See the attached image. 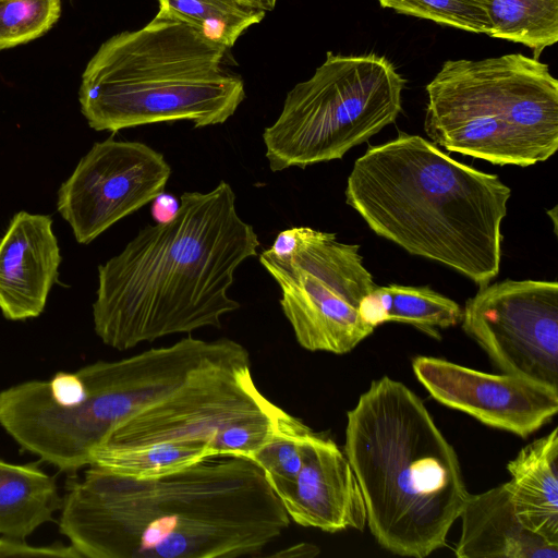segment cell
<instances>
[{
    "label": "cell",
    "mask_w": 558,
    "mask_h": 558,
    "mask_svg": "<svg viewBox=\"0 0 558 558\" xmlns=\"http://www.w3.org/2000/svg\"><path fill=\"white\" fill-rule=\"evenodd\" d=\"M180 206V202L173 195L160 193L153 199L151 216L155 221L166 222L172 219Z\"/></svg>",
    "instance_id": "obj_26"
},
{
    "label": "cell",
    "mask_w": 558,
    "mask_h": 558,
    "mask_svg": "<svg viewBox=\"0 0 558 558\" xmlns=\"http://www.w3.org/2000/svg\"><path fill=\"white\" fill-rule=\"evenodd\" d=\"M417 380L439 403L493 428L526 438L558 411V390L510 375L488 374L434 356H416Z\"/></svg>",
    "instance_id": "obj_12"
},
{
    "label": "cell",
    "mask_w": 558,
    "mask_h": 558,
    "mask_svg": "<svg viewBox=\"0 0 558 558\" xmlns=\"http://www.w3.org/2000/svg\"><path fill=\"white\" fill-rule=\"evenodd\" d=\"M397 13L429 20L453 28L488 34V19L476 0H378Z\"/></svg>",
    "instance_id": "obj_24"
},
{
    "label": "cell",
    "mask_w": 558,
    "mask_h": 558,
    "mask_svg": "<svg viewBox=\"0 0 558 558\" xmlns=\"http://www.w3.org/2000/svg\"><path fill=\"white\" fill-rule=\"evenodd\" d=\"M88 466L70 483L58 523L82 558L255 557L290 523L246 457H210L150 480Z\"/></svg>",
    "instance_id": "obj_1"
},
{
    "label": "cell",
    "mask_w": 558,
    "mask_h": 558,
    "mask_svg": "<svg viewBox=\"0 0 558 558\" xmlns=\"http://www.w3.org/2000/svg\"><path fill=\"white\" fill-rule=\"evenodd\" d=\"M488 23V36L532 49L534 58L558 41V0H476Z\"/></svg>",
    "instance_id": "obj_19"
},
{
    "label": "cell",
    "mask_w": 558,
    "mask_h": 558,
    "mask_svg": "<svg viewBox=\"0 0 558 558\" xmlns=\"http://www.w3.org/2000/svg\"><path fill=\"white\" fill-rule=\"evenodd\" d=\"M61 506L53 476L36 463L0 459V536L25 539L40 525L54 521Z\"/></svg>",
    "instance_id": "obj_17"
},
{
    "label": "cell",
    "mask_w": 558,
    "mask_h": 558,
    "mask_svg": "<svg viewBox=\"0 0 558 558\" xmlns=\"http://www.w3.org/2000/svg\"><path fill=\"white\" fill-rule=\"evenodd\" d=\"M258 260L279 286L281 310L303 349L344 354L375 330L359 311L377 287L359 245L293 227L279 232Z\"/></svg>",
    "instance_id": "obj_8"
},
{
    "label": "cell",
    "mask_w": 558,
    "mask_h": 558,
    "mask_svg": "<svg viewBox=\"0 0 558 558\" xmlns=\"http://www.w3.org/2000/svg\"><path fill=\"white\" fill-rule=\"evenodd\" d=\"M510 189L418 135L400 132L353 165L345 202L379 236L483 287L500 268Z\"/></svg>",
    "instance_id": "obj_3"
},
{
    "label": "cell",
    "mask_w": 558,
    "mask_h": 558,
    "mask_svg": "<svg viewBox=\"0 0 558 558\" xmlns=\"http://www.w3.org/2000/svg\"><path fill=\"white\" fill-rule=\"evenodd\" d=\"M458 558H557L558 545L526 529L517 517L506 483L469 494L461 511Z\"/></svg>",
    "instance_id": "obj_15"
},
{
    "label": "cell",
    "mask_w": 558,
    "mask_h": 558,
    "mask_svg": "<svg viewBox=\"0 0 558 558\" xmlns=\"http://www.w3.org/2000/svg\"><path fill=\"white\" fill-rule=\"evenodd\" d=\"M171 167L150 146L113 136L93 145L59 191L57 209L88 244L163 192Z\"/></svg>",
    "instance_id": "obj_11"
},
{
    "label": "cell",
    "mask_w": 558,
    "mask_h": 558,
    "mask_svg": "<svg viewBox=\"0 0 558 558\" xmlns=\"http://www.w3.org/2000/svg\"><path fill=\"white\" fill-rule=\"evenodd\" d=\"M360 315L373 328L384 323L408 324L440 339V329L461 322L462 308L428 286H377L360 304Z\"/></svg>",
    "instance_id": "obj_18"
},
{
    "label": "cell",
    "mask_w": 558,
    "mask_h": 558,
    "mask_svg": "<svg viewBox=\"0 0 558 558\" xmlns=\"http://www.w3.org/2000/svg\"><path fill=\"white\" fill-rule=\"evenodd\" d=\"M424 130L437 146L529 167L558 148V81L538 59L448 60L427 84Z\"/></svg>",
    "instance_id": "obj_6"
},
{
    "label": "cell",
    "mask_w": 558,
    "mask_h": 558,
    "mask_svg": "<svg viewBox=\"0 0 558 558\" xmlns=\"http://www.w3.org/2000/svg\"><path fill=\"white\" fill-rule=\"evenodd\" d=\"M260 242L220 181L207 193L184 192L175 216L148 225L98 266L93 303L96 335L119 351L159 338L221 327L241 305L228 294L236 268Z\"/></svg>",
    "instance_id": "obj_2"
},
{
    "label": "cell",
    "mask_w": 558,
    "mask_h": 558,
    "mask_svg": "<svg viewBox=\"0 0 558 558\" xmlns=\"http://www.w3.org/2000/svg\"><path fill=\"white\" fill-rule=\"evenodd\" d=\"M247 5H251L256 9H260L264 11H272L276 7L277 0H242Z\"/></svg>",
    "instance_id": "obj_28"
},
{
    "label": "cell",
    "mask_w": 558,
    "mask_h": 558,
    "mask_svg": "<svg viewBox=\"0 0 558 558\" xmlns=\"http://www.w3.org/2000/svg\"><path fill=\"white\" fill-rule=\"evenodd\" d=\"M319 554V548L310 543H298L283 550L271 554V557L278 558H293V557H316Z\"/></svg>",
    "instance_id": "obj_27"
},
{
    "label": "cell",
    "mask_w": 558,
    "mask_h": 558,
    "mask_svg": "<svg viewBox=\"0 0 558 558\" xmlns=\"http://www.w3.org/2000/svg\"><path fill=\"white\" fill-rule=\"evenodd\" d=\"M281 411L256 386L247 351L121 421L95 449L201 441L217 456L252 459L272 435Z\"/></svg>",
    "instance_id": "obj_9"
},
{
    "label": "cell",
    "mask_w": 558,
    "mask_h": 558,
    "mask_svg": "<svg viewBox=\"0 0 558 558\" xmlns=\"http://www.w3.org/2000/svg\"><path fill=\"white\" fill-rule=\"evenodd\" d=\"M296 524L336 533L367 523L355 474L337 444L312 432L302 444V464L291 482L267 480Z\"/></svg>",
    "instance_id": "obj_13"
},
{
    "label": "cell",
    "mask_w": 558,
    "mask_h": 558,
    "mask_svg": "<svg viewBox=\"0 0 558 558\" xmlns=\"http://www.w3.org/2000/svg\"><path fill=\"white\" fill-rule=\"evenodd\" d=\"M227 51L186 22L157 13L99 47L82 74L81 111L92 129L113 133L160 122L222 124L245 98L242 77L225 65Z\"/></svg>",
    "instance_id": "obj_5"
},
{
    "label": "cell",
    "mask_w": 558,
    "mask_h": 558,
    "mask_svg": "<svg viewBox=\"0 0 558 558\" xmlns=\"http://www.w3.org/2000/svg\"><path fill=\"white\" fill-rule=\"evenodd\" d=\"M404 84L385 57L328 51L313 76L287 94L279 117L264 130L270 170L341 159L396 121Z\"/></svg>",
    "instance_id": "obj_7"
},
{
    "label": "cell",
    "mask_w": 558,
    "mask_h": 558,
    "mask_svg": "<svg viewBox=\"0 0 558 558\" xmlns=\"http://www.w3.org/2000/svg\"><path fill=\"white\" fill-rule=\"evenodd\" d=\"M210 457L217 454L205 442H160L122 449H95L90 464L126 477L150 480L174 473Z\"/></svg>",
    "instance_id": "obj_20"
},
{
    "label": "cell",
    "mask_w": 558,
    "mask_h": 558,
    "mask_svg": "<svg viewBox=\"0 0 558 558\" xmlns=\"http://www.w3.org/2000/svg\"><path fill=\"white\" fill-rule=\"evenodd\" d=\"M61 254L49 216L20 211L0 236V311L9 320L39 316Z\"/></svg>",
    "instance_id": "obj_14"
},
{
    "label": "cell",
    "mask_w": 558,
    "mask_h": 558,
    "mask_svg": "<svg viewBox=\"0 0 558 558\" xmlns=\"http://www.w3.org/2000/svg\"><path fill=\"white\" fill-rule=\"evenodd\" d=\"M507 470L506 486L521 523L558 545V429L523 447Z\"/></svg>",
    "instance_id": "obj_16"
},
{
    "label": "cell",
    "mask_w": 558,
    "mask_h": 558,
    "mask_svg": "<svg viewBox=\"0 0 558 558\" xmlns=\"http://www.w3.org/2000/svg\"><path fill=\"white\" fill-rule=\"evenodd\" d=\"M343 452L383 548L425 558L446 545L469 493L453 447L411 389L373 380L347 413Z\"/></svg>",
    "instance_id": "obj_4"
},
{
    "label": "cell",
    "mask_w": 558,
    "mask_h": 558,
    "mask_svg": "<svg viewBox=\"0 0 558 558\" xmlns=\"http://www.w3.org/2000/svg\"><path fill=\"white\" fill-rule=\"evenodd\" d=\"M312 432L301 420L282 410L272 435L252 460L267 480L291 482L302 464V444Z\"/></svg>",
    "instance_id": "obj_22"
},
{
    "label": "cell",
    "mask_w": 558,
    "mask_h": 558,
    "mask_svg": "<svg viewBox=\"0 0 558 558\" xmlns=\"http://www.w3.org/2000/svg\"><path fill=\"white\" fill-rule=\"evenodd\" d=\"M61 14V0H0V50L47 33Z\"/></svg>",
    "instance_id": "obj_23"
},
{
    "label": "cell",
    "mask_w": 558,
    "mask_h": 558,
    "mask_svg": "<svg viewBox=\"0 0 558 558\" xmlns=\"http://www.w3.org/2000/svg\"><path fill=\"white\" fill-rule=\"evenodd\" d=\"M158 13L178 17L205 38L231 48L251 26L258 24L266 11L242 0H158Z\"/></svg>",
    "instance_id": "obj_21"
},
{
    "label": "cell",
    "mask_w": 558,
    "mask_h": 558,
    "mask_svg": "<svg viewBox=\"0 0 558 558\" xmlns=\"http://www.w3.org/2000/svg\"><path fill=\"white\" fill-rule=\"evenodd\" d=\"M0 557L82 558L72 545L33 546L24 539L0 536Z\"/></svg>",
    "instance_id": "obj_25"
},
{
    "label": "cell",
    "mask_w": 558,
    "mask_h": 558,
    "mask_svg": "<svg viewBox=\"0 0 558 558\" xmlns=\"http://www.w3.org/2000/svg\"><path fill=\"white\" fill-rule=\"evenodd\" d=\"M461 324L504 374L558 390V283L506 279L480 287Z\"/></svg>",
    "instance_id": "obj_10"
}]
</instances>
